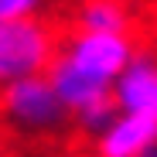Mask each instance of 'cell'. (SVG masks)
<instances>
[{
	"instance_id": "obj_1",
	"label": "cell",
	"mask_w": 157,
	"mask_h": 157,
	"mask_svg": "<svg viewBox=\"0 0 157 157\" xmlns=\"http://www.w3.org/2000/svg\"><path fill=\"white\" fill-rule=\"evenodd\" d=\"M62 44L65 38H58V31L44 17L0 21V86L44 75L58 58Z\"/></svg>"
},
{
	"instance_id": "obj_2",
	"label": "cell",
	"mask_w": 157,
	"mask_h": 157,
	"mask_svg": "<svg viewBox=\"0 0 157 157\" xmlns=\"http://www.w3.org/2000/svg\"><path fill=\"white\" fill-rule=\"evenodd\" d=\"M0 116L24 133H51L68 120V109L51 89L48 75H31L0 86Z\"/></svg>"
},
{
	"instance_id": "obj_3",
	"label": "cell",
	"mask_w": 157,
	"mask_h": 157,
	"mask_svg": "<svg viewBox=\"0 0 157 157\" xmlns=\"http://www.w3.org/2000/svg\"><path fill=\"white\" fill-rule=\"evenodd\" d=\"M62 55L102 82H116L123 68L133 62L137 44L130 31H75L65 38Z\"/></svg>"
},
{
	"instance_id": "obj_4",
	"label": "cell",
	"mask_w": 157,
	"mask_h": 157,
	"mask_svg": "<svg viewBox=\"0 0 157 157\" xmlns=\"http://www.w3.org/2000/svg\"><path fill=\"white\" fill-rule=\"evenodd\" d=\"M113 96L120 113H137L157 120V51L137 48L133 62L113 82Z\"/></svg>"
},
{
	"instance_id": "obj_5",
	"label": "cell",
	"mask_w": 157,
	"mask_h": 157,
	"mask_svg": "<svg viewBox=\"0 0 157 157\" xmlns=\"http://www.w3.org/2000/svg\"><path fill=\"white\" fill-rule=\"evenodd\" d=\"M154 140H157V120L120 113L96 137V157H140Z\"/></svg>"
},
{
	"instance_id": "obj_6",
	"label": "cell",
	"mask_w": 157,
	"mask_h": 157,
	"mask_svg": "<svg viewBox=\"0 0 157 157\" xmlns=\"http://www.w3.org/2000/svg\"><path fill=\"white\" fill-rule=\"evenodd\" d=\"M130 14L120 0H86L78 7V31H126Z\"/></svg>"
},
{
	"instance_id": "obj_7",
	"label": "cell",
	"mask_w": 157,
	"mask_h": 157,
	"mask_svg": "<svg viewBox=\"0 0 157 157\" xmlns=\"http://www.w3.org/2000/svg\"><path fill=\"white\" fill-rule=\"evenodd\" d=\"M44 0H0V21H21V17H41Z\"/></svg>"
},
{
	"instance_id": "obj_8",
	"label": "cell",
	"mask_w": 157,
	"mask_h": 157,
	"mask_svg": "<svg viewBox=\"0 0 157 157\" xmlns=\"http://www.w3.org/2000/svg\"><path fill=\"white\" fill-rule=\"evenodd\" d=\"M140 157H157V140H154V144H150V147H147V150H144Z\"/></svg>"
},
{
	"instance_id": "obj_9",
	"label": "cell",
	"mask_w": 157,
	"mask_h": 157,
	"mask_svg": "<svg viewBox=\"0 0 157 157\" xmlns=\"http://www.w3.org/2000/svg\"><path fill=\"white\" fill-rule=\"evenodd\" d=\"M154 17H157V10H154Z\"/></svg>"
}]
</instances>
